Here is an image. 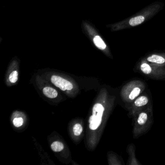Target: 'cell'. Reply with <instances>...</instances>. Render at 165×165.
Listing matches in <instances>:
<instances>
[{"instance_id":"cell-1","label":"cell","mask_w":165,"mask_h":165,"mask_svg":"<svg viewBox=\"0 0 165 165\" xmlns=\"http://www.w3.org/2000/svg\"><path fill=\"white\" fill-rule=\"evenodd\" d=\"M104 111V107L101 104H95L93 109V115L89 118L90 128L96 130L101 125L102 117Z\"/></svg>"},{"instance_id":"cell-2","label":"cell","mask_w":165,"mask_h":165,"mask_svg":"<svg viewBox=\"0 0 165 165\" xmlns=\"http://www.w3.org/2000/svg\"><path fill=\"white\" fill-rule=\"evenodd\" d=\"M51 81L54 85L64 91L71 90L73 88V86L70 82L59 76L55 75L52 76Z\"/></svg>"},{"instance_id":"cell-3","label":"cell","mask_w":165,"mask_h":165,"mask_svg":"<svg viewBox=\"0 0 165 165\" xmlns=\"http://www.w3.org/2000/svg\"><path fill=\"white\" fill-rule=\"evenodd\" d=\"M43 92L45 96L50 98H54L58 96V93L56 90L48 87L44 88Z\"/></svg>"},{"instance_id":"cell-4","label":"cell","mask_w":165,"mask_h":165,"mask_svg":"<svg viewBox=\"0 0 165 165\" xmlns=\"http://www.w3.org/2000/svg\"><path fill=\"white\" fill-rule=\"evenodd\" d=\"M93 42L96 46L100 50H105L106 48V44L99 36H96L94 37L93 38Z\"/></svg>"},{"instance_id":"cell-5","label":"cell","mask_w":165,"mask_h":165,"mask_svg":"<svg viewBox=\"0 0 165 165\" xmlns=\"http://www.w3.org/2000/svg\"><path fill=\"white\" fill-rule=\"evenodd\" d=\"M145 18L142 16H139L133 18L130 20L129 23L130 25L132 26H136L137 25H139L140 24L144 21Z\"/></svg>"},{"instance_id":"cell-6","label":"cell","mask_w":165,"mask_h":165,"mask_svg":"<svg viewBox=\"0 0 165 165\" xmlns=\"http://www.w3.org/2000/svg\"><path fill=\"white\" fill-rule=\"evenodd\" d=\"M147 60L149 62L157 63L158 64H162L165 62V59L163 57L156 55H153L148 57Z\"/></svg>"},{"instance_id":"cell-7","label":"cell","mask_w":165,"mask_h":165,"mask_svg":"<svg viewBox=\"0 0 165 165\" xmlns=\"http://www.w3.org/2000/svg\"><path fill=\"white\" fill-rule=\"evenodd\" d=\"M51 148L54 152H61L64 149V144L61 142H55L51 144Z\"/></svg>"},{"instance_id":"cell-8","label":"cell","mask_w":165,"mask_h":165,"mask_svg":"<svg viewBox=\"0 0 165 165\" xmlns=\"http://www.w3.org/2000/svg\"><path fill=\"white\" fill-rule=\"evenodd\" d=\"M148 102V98L146 96H142L137 98L135 102V104L136 106H143Z\"/></svg>"},{"instance_id":"cell-9","label":"cell","mask_w":165,"mask_h":165,"mask_svg":"<svg viewBox=\"0 0 165 165\" xmlns=\"http://www.w3.org/2000/svg\"><path fill=\"white\" fill-rule=\"evenodd\" d=\"M83 128L82 126L79 123H76L73 127V132L74 135L76 136H79L81 134L82 132Z\"/></svg>"},{"instance_id":"cell-10","label":"cell","mask_w":165,"mask_h":165,"mask_svg":"<svg viewBox=\"0 0 165 165\" xmlns=\"http://www.w3.org/2000/svg\"><path fill=\"white\" fill-rule=\"evenodd\" d=\"M147 115L145 113H142L139 116L138 122L139 125H143L147 121Z\"/></svg>"},{"instance_id":"cell-11","label":"cell","mask_w":165,"mask_h":165,"mask_svg":"<svg viewBox=\"0 0 165 165\" xmlns=\"http://www.w3.org/2000/svg\"><path fill=\"white\" fill-rule=\"evenodd\" d=\"M140 89L138 87L134 88V89L132 91L131 93L130 94L129 97L130 99L133 100L135 99L137 96H139L140 93Z\"/></svg>"},{"instance_id":"cell-12","label":"cell","mask_w":165,"mask_h":165,"mask_svg":"<svg viewBox=\"0 0 165 165\" xmlns=\"http://www.w3.org/2000/svg\"><path fill=\"white\" fill-rule=\"evenodd\" d=\"M140 68L142 71L145 74H149L152 71V68L150 67V66L146 63L142 64Z\"/></svg>"},{"instance_id":"cell-13","label":"cell","mask_w":165,"mask_h":165,"mask_svg":"<svg viewBox=\"0 0 165 165\" xmlns=\"http://www.w3.org/2000/svg\"><path fill=\"white\" fill-rule=\"evenodd\" d=\"M18 79V72L17 71H14L10 74L9 76V80L11 82L15 83Z\"/></svg>"},{"instance_id":"cell-14","label":"cell","mask_w":165,"mask_h":165,"mask_svg":"<svg viewBox=\"0 0 165 165\" xmlns=\"http://www.w3.org/2000/svg\"><path fill=\"white\" fill-rule=\"evenodd\" d=\"M13 123L15 126L20 127L23 124V119L22 118H15L13 121Z\"/></svg>"}]
</instances>
